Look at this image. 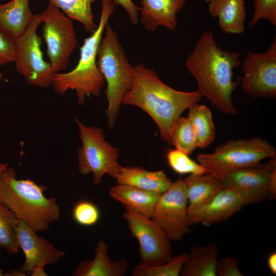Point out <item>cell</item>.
Listing matches in <instances>:
<instances>
[{
	"instance_id": "cell-1",
	"label": "cell",
	"mask_w": 276,
	"mask_h": 276,
	"mask_svg": "<svg viewBox=\"0 0 276 276\" xmlns=\"http://www.w3.org/2000/svg\"><path fill=\"white\" fill-rule=\"evenodd\" d=\"M240 57L238 51L218 45L212 31H207L201 35L185 61L196 81L197 91L227 114L237 113L232 96L238 82L233 80V71L241 64Z\"/></svg>"
},
{
	"instance_id": "cell-2",
	"label": "cell",
	"mask_w": 276,
	"mask_h": 276,
	"mask_svg": "<svg viewBox=\"0 0 276 276\" xmlns=\"http://www.w3.org/2000/svg\"><path fill=\"white\" fill-rule=\"evenodd\" d=\"M202 98L197 91L170 87L154 70L140 63L133 66L132 84L123 104L136 106L147 113L156 124L162 138L170 144L172 129L181 114Z\"/></svg>"
},
{
	"instance_id": "cell-3",
	"label": "cell",
	"mask_w": 276,
	"mask_h": 276,
	"mask_svg": "<svg viewBox=\"0 0 276 276\" xmlns=\"http://www.w3.org/2000/svg\"><path fill=\"white\" fill-rule=\"evenodd\" d=\"M16 177L17 173L11 167L1 174L0 202L36 232L47 231L61 216L56 199L44 195L47 190L44 185Z\"/></svg>"
},
{
	"instance_id": "cell-4",
	"label": "cell",
	"mask_w": 276,
	"mask_h": 276,
	"mask_svg": "<svg viewBox=\"0 0 276 276\" xmlns=\"http://www.w3.org/2000/svg\"><path fill=\"white\" fill-rule=\"evenodd\" d=\"M100 1L102 8L97 28L84 39L76 66L68 72L55 74L52 80V85L57 94L63 95L70 89L74 90L81 105H84L86 97L99 96L105 82L97 65V52L115 6L112 0Z\"/></svg>"
},
{
	"instance_id": "cell-5",
	"label": "cell",
	"mask_w": 276,
	"mask_h": 276,
	"mask_svg": "<svg viewBox=\"0 0 276 276\" xmlns=\"http://www.w3.org/2000/svg\"><path fill=\"white\" fill-rule=\"evenodd\" d=\"M99 43L97 63L107 84L108 106L105 111L109 128H114L120 107L131 87L133 66L129 62L117 32L108 22Z\"/></svg>"
},
{
	"instance_id": "cell-6",
	"label": "cell",
	"mask_w": 276,
	"mask_h": 276,
	"mask_svg": "<svg viewBox=\"0 0 276 276\" xmlns=\"http://www.w3.org/2000/svg\"><path fill=\"white\" fill-rule=\"evenodd\" d=\"M276 155L275 147L259 137L229 140L217 146L211 153H199L197 162L207 173L221 179L225 174L254 166Z\"/></svg>"
},
{
	"instance_id": "cell-7",
	"label": "cell",
	"mask_w": 276,
	"mask_h": 276,
	"mask_svg": "<svg viewBox=\"0 0 276 276\" xmlns=\"http://www.w3.org/2000/svg\"><path fill=\"white\" fill-rule=\"evenodd\" d=\"M74 120L82 143L77 151L79 172L83 175L92 173V181L98 185L104 175L110 176L119 165V150L105 140L102 129Z\"/></svg>"
},
{
	"instance_id": "cell-8",
	"label": "cell",
	"mask_w": 276,
	"mask_h": 276,
	"mask_svg": "<svg viewBox=\"0 0 276 276\" xmlns=\"http://www.w3.org/2000/svg\"><path fill=\"white\" fill-rule=\"evenodd\" d=\"M40 16L49 62L55 74L60 73L66 68L77 44L72 20L50 2Z\"/></svg>"
},
{
	"instance_id": "cell-9",
	"label": "cell",
	"mask_w": 276,
	"mask_h": 276,
	"mask_svg": "<svg viewBox=\"0 0 276 276\" xmlns=\"http://www.w3.org/2000/svg\"><path fill=\"white\" fill-rule=\"evenodd\" d=\"M41 23L40 14H36L27 29L15 39V69L30 85L46 88L52 85L55 74L49 62L46 61L41 50V38L37 29Z\"/></svg>"
},
{
	"instance_id": "cell-10",
	"label": "cell",
	"mask_w": 276,
	"mask_h": 276,
	"mask_svg": "<svg viewBox=\"0 0 276 276\" xmlns=\"http://www.w3.org/2000/svg\"><path fill=\"white\" fill-rule=\"evenodd\" d=\"M260 163L228 173L221 180L224 187L235 191L245 205L259 203L276 196V155Z\"/></svg>"
},
{
	"instance_id": "cell-11",
	"label": "cell",
	"mask_w": 276,
	"mask_h": 276,
	"mask_svg": "<svg viewBox=\"0 0 276 276\" xmlns=\"http://www.w3.org/2000/svg\"><path fill=\"white\" fill-rule=\"evenodd\" d=\"M123 217L128 223L131 236L139 242L142 262L158 265L172 259L171 239L151 218L127 206H124Z\"/></svg>"
},
{
	"instance_id": "cell-12",
	"label": "cell",
	"mask_w": 276,
	"mask_h": 276,
	"mask_svg": "<svg viewBox=\"0 0 276 276\" xmlns=\"http://www.w3.org/2000/svg\"><path fill=\"white\" fill-rule=\"evenodd\" d=\"M243 92L253 98L276 97V38L263 53L248 51L241 63Z\"/></svg>"
},
{
	"instance_id": "cell-13",
	"label": "cell",
	"mask_w": 276,
	"mask_h": 276,
	"mask_svg": "<svg viewBox=\"0 0 276 276\" xmlns=\"http://www.w3.org/2000/svg\"><path fill=\"white\" fill-rule=\"evenodd\" d=\"M188 205L186 186L179 179L162 194L151 218L171 240L179 241L190 232Z\"/></svg>"
},
{
	"instance_id": "cell-14",
	"label": "cell",
	"mask_w": 276,
	"mask_h": 276,
	"mask_svg": "<svg viewBox=\"0 0 276 276\" xmlns=\"http://www.w3.org/2000/svg\"><path fill=\"white\" fill-rule=\"evenodd\" d=\"M16 236L20 249L25 260L19 270L24 275L30 274L37 267L54 264L64 256L48 239L39 236L32 227L20 220L16 228Z\"/></svg>"
},
{
	"instance_id": "cell-15",
	"label": "cell",
	"mask_w": 276,
	"mask_h": 276,
	"mask_svg": "<svg viewBox=\"0 0 276 276\" xmlns=\"http://www.w3.org/2000/svg\"><path fill=\"white\" fill-rule=\"evenodd\" d=\"M187 188L190 225L198 223L206 205L224 186L221 179L211 174H191L183 179Z\"/></svg>"
},
{
	"instance_id": "cell-16",
	"label": "cell",
	"mask_w": 276,
	"mask_h": 276,
	"mask_svg": "<svg viewBox=\"0 0 276 276\" xmlns=\"http://www.w3.org/2000/svg\"><path fill=\"white\" fill-rule=\"evenodd\" d=\"M187 0H141L140 20L144 29L152 32L159 27L173 31L177 26V14Z\"/></svg>"
},
{
	"instance_id": "cell-17",
	"label": "cell",
	"mask_w": 276,
	"mask_h": 276,
	"mask_svg": "<svg viewBox=\"0 0 276 276\" xmlns=\"http://www.w3.org/2000/svg\"><path fill=\"white\" fill-rule=\"evenodd\" d=\"M118 184L126 185L145 190L163 194L167 191L173 182L165 171L146 170L138 167H123L119 165L110 175Z\"/></svg>"
},
{
	"instance_id": "cell-18",
	"label": "cell",
	"mask_w": 276,
	"mask_h": 276,
	"mask_svg": "<svg viewBox=\"0 0 276 276\" xmlns=\"http://www.w3.org/2000/svg\"><path fill=\"white\" fill-rule=\"evenodd\" d=\"M108 245L99 240L95 249L94 259L81 261L74 270V276H123L128 267V261L120 259L112 261L108 254Z\"/></svg>"
},
{
	"instance_id": "cell-19",
	"label": "cell",
	"mask_w": 276,
	"mask_h": 276,
	"mask_svg": "<svg viewBox=\"0 0 276 276\" xmlns=\"http://www.w3.org/2000/svg\"><path fill=\"white\" fill-rule=\"evenodd\" d=\"M208 3L210 15L218 18V26L223 33L240 34L245 31L244 0H211Z\"/></svg>"
},
{
	"instance_id": "cell-20",
	"label": "cell",
	"mask_w": 276,
	"mask_h": 276,
	"mask_svg": "<svg viewBox=\"0 0 276 276\" xmlns=\"http://www.w3.org/2000/svg\"><path fill=\"white\" fill-rule=\"evenodd\" d=\"M244 205L243 201L235 191L223 187L205 207L198 223L209 226L223 221L238 212Z\"/></svg>"
},
{
	"instance_id": "cell-21",
	"label": "cell",
	"mask_w": 276,
	"mask_h": 276,
	"mask_svg": "<svg viewBox=\"0 0 276 276\" xmlns=\"http://www.w3.org/2000/svg\"><path fill=\"white\" fill-rule=\"evenodd\" d=\"M161 195L158 193L122 184H117L111 187L109 191V195L113 200L149 218H151Z\"/></svg>"
},
{
	"instance_id": "cell-22",
	"label": "cell",
	"mask_w": 276,
	"mask_h": 276,
	"mask_svg": "<svg viewBox=\"0 0 276 276\" xmlns=\"http://www.w3.org/2000/svg\"><path fill=\"white\" fill-rule=\"evenodd\" d=\"M29 0H11L0 5V30L14 40L29 26L36 14L31 12Z\"/></svg>"
},
{
	"instance_id": "cell-23",
	"label": "cell",
	"mask_w": 276,
	"mask_h": 276,
	"mask_svg": "<svg viewBox=\"0 0 276 276\" xmlns=\"http://www.w3.org/2000/svg\"><path fill=\"white\" fill-rule=\"evenodd\" d=\"M218 257L217 245L196 246L188 254L180 274L182 276H216Z\"/></svg>"
},
{
	"instance_id": "cell-24",
	"label": "cell",
	"mask_w": 276,
	"mask_h": 276,
	"mask_svg": "<svg viewBox=\"0 0 276 276\" xmlns=\"http://www.w3.org/2000/svg\"><path fill=\"white\" fill-rule=\"evenodd\" d=\"M188 118L192 123L197 136V148H205L214 140L215 125L210 109L205 105L195 103L189 108Z\"/></svg>"
},
{
	"instance_id": "cell-25",
	"label": "cell",
	"mask_w": 276,
	"mask_h": 276,
	"mask_svg": "<svg viewBox=\"0 0 276 276\" xmlns=\"http://www.w3.org/2000/svg\"><path fill=\"white\" fill-rule=\"evenodd\" d=\"M49 1L70 19L81 23L85 30L90 34L97 28L98 25L95 22L91 7L95 0Z\"/></svg>"
},
{
	"instance_id": "cell-26",
	"label": "cell",
	"mask_w": 276,
	"mask_h": 276,
	"mask_svg": "<svg viewBox=\"0 0 276 276\" xmlns=\"http://www.w3.org/2000/svg\"><path fill=\"white\" fill-rule=\"evenodd\" d=\"M19 221L10 210L0 202V247L11 255L16 254L20 249L16 236Z\"/></svg>"
},
{
	"instance_id": "cell-27",
	"label": "cell",
	"mask_w": 276,
	"mask_h": 276,
	"mask_svg": "<svg viewBox=\"0 0 276 276\" xmlns=\"http://www.w3.org/2000/svg\"><path fill=\"white\" fill-rule=\"evenodd\" d=\"M170 144L188 155L197 148L196 133L188 118L180 117L177 120L172 129Z\"/></svg>"
},
{
	"instance_id": "cell-28",
	"label": "cell",
	"mask_w": 276,
	"mask_h": 276,
	"mask_svg": "<svg viewBox=\"0 0 276 276\" xmlns=\"http://www.w3.org/2000/svg\"><path fill=\"white\" fill-rule=\"evenodd\" d=\"M188 254L185 252L168 262L158 265H150L140 262L132 270L133 276H178L181 273Z\"/></svg>"
},
{
	"instance_id": "cell-29",
	"label": "cell",
	"mask_w": 276,
	"mask_h": 276,
	"mask_svg": "<svg viewBox=\"0 0 276 276\" xmlns=\"http://www.w3.org/2000/svg\"><path fill=\"white\" fill-rule=\"evenodd\" d=\"M166 157L169 166L178 174L207 173L205 169L200 164L191 159L188 154L177 149L168 151Z\"/></svg>"
},
{
	"instance_id": "cell-30",
	"label": "cell",
	"mask_w": 276,
	"mask_h": 276,
	"mask_svg": "<svg viewBox=\"0 0 276 276\" xmlns=\"http://www.w3.org/2000/svg\"><path fill=\"white\" fill-rule=\"evenodd\" d=\"M72 216L78 224L89 226L98 222L100 218V211L94 203L88 200H81L74 206Z\"/></svg>"
},
{
	"instance_id": "cell-31",
	"label": "cell",
	"mask_w": 276,
	"mask_h": 276,
	"mask_svg": "<svg viewBox=\"0 0 276 276\" xmlns=\"http://www.w3.org/2000/svg\"><path fill=\"white\" fill-rule=\"evenodd\" d=\"M254 8L249 27H253L262 19L276 26V0H255Z\"/></svg>"
},
{
	"instance_id": "cell-32",
	"label": "cell",
	"mask_w": 276,
	"mask_h": 276,
	"mask_svg": "<svg viewBox=\"0 0 276 276\" xmlns=\"http://www.w3.org/2000/svg\"><path fill=\"white\" fill-rule=\"evenodd\" d=\"M15 51V40L0 30V66L14 62Z\"/></svg>"
},
{
	"instance_id": "cell-33",
	"label": "cell",
	"mask_w": 276,
	"mask_h": 276,
	"mask_svg": "<svg viewBox=\"0 0 276 276\" xmlns=\"http://www.w3.org/2000/svg\"><path fill=\"white\" fill-rule=\"evenodd\" d=\"M238 258L226 257L218 260L216 265V272L219 276H243L238 266Z\"/></svg>"
},
{
	"instance_id": "cell-34",
	"label": "cell",
	"mask_w": 276,
	"mask_h": 276,
	"mask_svg": "<svg viewBox=\"0 0 276 276\" xmlns=\"http://www.w3.org/2000/svg\"><path fill=\"white\" fill-rule=\"evenodd\" d=\"M115 6H120L127 13L129 19L133 25L139 24L140 8L137 7L132 0H112Z\"/></svg>"
},
{
	"instance_id": "cell-35",
	"label": "cell",
	"mask_w": 276,
	"mask_h": 276,
	"mask_svg": "<svg viewBox=\"0 0 276 276\" xmlns=\"http://www.w3.org/2000/svg\"><path fill=\"white\" fill-rule=\"evenodd\" d=\"M268 266L271 272L276 274V253L274 252L271 253L268 258Z\"/></svg>"
},
{
	"instance_id": "cell-36",
	"label": "cell",
	"mask_w": 276,
	"mask_h": 276,
	"mask_svg": "<svg viewBox=\"0 0 276 276\" xmlns=\"http://www.w3.org/2000/svg\"><path fill=\"white\" fill-rule=\"evenodd\" d=\"M8 167V164L7 163H2L0 159V175Z\"/></svg>"
},
{
	"instance_id": "cell-37",
	"label": "cell",
	"mask_w": 276,
	"mask_h": 276,
	"mask_svg": "<svg viewBox=\"0 0 276 276\" xmlns=\"http://www.w3.org/2000/svg\"><path fill=\"white\" fill-rule=\"evenodd\" d=\"M0 79H2V80H4V81H7V80H6V79L4 78V77L3 75V74H1V73H0Z\"/></svg>"
},
{
	"instance_id": "cell-38",
	"label": "cell",
	"mask_w": 276,
	"mask_h": 276,
	"mask_svg": "<svg viewBox=\"0 0 276 276\" xmlns=\"http://www.w3.org/2000/svg\"><path fill=\"white\" fill-rule=\"evenodd\" d=\"M5 275V273L3 272V269H0V276H3Z\"/></svg>"
},
{
	"instance_id": "cell-39",
	"label": "cell",
	"mask_w": 276,
	"mask_h": 276,
	"mask_svg": "<svg viewBox=\"0 0 276 276\" xmlns=\"http://www.w3.org/2000/svg\"><path fill=\"white\" fill-rule=\"evenodd\" d=\"M203 1L206 3H209L211 0H203Z\"/></svg>"
}]
</instances>
